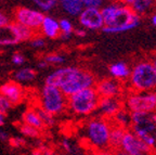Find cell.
<instances>
[{"instance_id":"obj_1","label":"cell","mask_w":156,"mask_h":155,"mask_svg":"<svg viewBox=\"0 0 156 155\" xmlns=\"http://www.w3.org/2000/svg\"><path fill=\"white\" fill-rule=\"evenodd\" d=\"M100 10L104 21L102 31L106 34L128 32L139 26L141 22L140 16L133 12L131 8L116 1L104 5Z\"/></svg>"},{"instance_id":"obj_2","label":"cell","mask_w":156,"mask_h":155,"mask_svg":"<svg viewBox=\"0 0 156 155\" xmlns=\"http://www.w3.org/2000/svg\"><path fill=\"white\" fill-rule=\"evenodd\" d=\"M128 91L146 92L156 90V70L151 60H141L130 68L126 81Z\"/></svg>"},{"instance_id":"obj_3","label":"cell","mask_w":156,"mask_h":155,"mask_svg":"<svg viewBox=\"0 0 156 155\" xmlns=\"http://www.w3.org/2000/svg\"><path fill=\"white\" fill-rule=\"evenodd\" d=\"M112 121L104 117L89 119L85 126V137L94 151H106L110 149V132Z\"/></svg>"},{"instance_id":"obj_4","label":"cell","mask_w":156,"mask_h":155,"mask_svg":"<svg viewBox=\"0 0 156 155\" xmlns=\"http://www.w3.org/2000/svg\"><path fill=\"white\" fill-rule=\"evenodd\" d=\"M130 130L153 150L156 146V112L131 113Z\"/></svg>"},{"instance_id":"obj_5","label":"cell","mask_w":156,"mask_h":155,"mask_svg":"<svg viewBox=\"0 0 156 155\" xmlns=\"http://www.w3.org/2000/svg\"><path fill=\"white\" fill-rule=\"evenodd\" d=\"M100 96L94 87L76 92L67 98V109L78 116H88L98 110Z\"/></svg>"},{"instance_id":"obj_6","label":"cell","mask_w":156,"mask_h":155,"mask_svg":"<svg viewBox=\"0 0 156 155\" xmlns=\"http://www.w3.org/2000/svg\"><path fill=\"white\" fill-rule=\"evenodd\" d=\"M124 95L125 96H122L124 106L130 113L156 112V90L146 92L128 91Z\"/></svg>"},{"instance_id":"obj_7","label":"cell","mask_w":156,"mask_h":155,"mask_svg":"<svg viewBox=\"0 0 156 155\" xmlns=\"http://www.w3.org/2000/svg\"><path fill=\"white\" fill-rule=\"evenodd\" d=\"M39 106L52 116L60 115L67 109V98L62 93L60 88L44 85L40 93Z\"/></svg>"},{"instance_id":"obj_8","label":"cell","mask_w":156,"mask_h":155,"mask_svg":"<svg viewBox=\"0 0 156 155\" xmlns=\"http://www.w3.org/2000/svg\"><path fill=\"white\" fill-rule=\"evenodd\" d=\"M95 82V76L91 72L80 67H76L71 77L66 80L64 85L60 87V90L66 98H68L80 90L94 87Z\"/></svg>"},{"instance_id":"obj_9","label":"cell","mask_w":156,"mask_h":155,"mask_svg":"<svg viewBox=\"0 0 156 155\" xmlns=\"http://www.w3.org/2000/svg\"><path fill=\"white\" fill-rule=\"evenodd\" d=\"M44 14L37 10L28 9L25 7H20L14 11V22L19 23L21 25L28 27L35 32L38 33L40 25L42 23V20Z\"/></svg>"},{"instance_id":"obj_10","label":"cell","mask_w":156,"mask_h":155,"mask_svg":"<svg viewBox=\"0 0 156 155\" xmlns=\"http://www.w3.org/2000/svg\"><path fill=\"white\" fill-rule=\"evenodd\" d=\"M119 150L129 155H152L153 150L142 142L130 129L126 130L120 143Z\"/></svg>"},{"instance_id":"obj_11","label":"cell","mask_w":156,"mask_h":155,"mask_svg":"<svg viewBox=\"0 0 156 155\" xmlns=\"http://www.w3.org/2000/svg\"><path fill=\"white\" fill-rule=\"evenodd\" d=\"M124 84L114 78H103L95 82L94 89L100 98H122L125 93Z\"/></svg>"},{"instance_id":"obj_12","label":"cell","mask_w":156,"mask_h":155,"mask_svg":"<svg viewBox=\"0 0 156 155\" xmlns=\"http://www.w3.org/2000/svg\"><path fill=\"white\" fill-rule=\"evenodd\" d=\"M79 16V23L81 27L90 31L102 29L104 26L101 10L98 8H83Z\"/></svg>"},{"instance_id":"obj_13","label":"cell","mask_w":156,"mask_h":155,"mask_svg":"<svg viewBox=\"0 0 156 155\" xmlns=\"http://www.w3.org/2000/svg\"><path fill=\"white\" fill-rule=\"evenodd\" d=\"M0 95L5 97L12 105H16L23 101L25 91L17 81L10 80L0 86Z\"/></svg>"},{"instance_id":"obj_14","label":"cell","mask_w":156,"mask_h":155,"mask_svg":"<svg viewBox=\"0 0 156 155\" xmlns=\"http://www.w3.org/2000/svg\"><path fill=\"white\" fill-rule=\"evenodd\" d=\"M122 107H124L122 98H100L97 111L102 117L111 121Z\"/></svg>"},{"instance_id":"obj_15","label":"cell","mask_w":156,"mask_h":155,"mask_svg":"<svg viewBox=\"0 0 156 155\" xmlns=\"http://www.w3.org/2000/svg\"><path fill=\"white\" fill-rule=\"evenodd\" d=\"M19 42H21V38L15 22L0 26V46H13Z\"/></svg>"},{"instance_id":"obj_16","label":"cell","mask_w":156,"mask_h":155,"mask_svg":"<svg viewBox=\"0 0 156 155\" xmlns=\"http://www.w3.org/2000/svg\"><path fill=\"white\" fill-rule=\"evenodd\" d=\"M75 66H67V67L58 68L51 74H49L46 78V85L54 86V87L60 88L62 85H64L66 80L71 77V75L75 70Z\"/></svg>"},{"instance_id":"obj_17","label":"cell","mask_w":156,"mask_h":155,"mask_svg":"<svg viewBox=\"0 0 156 155\" xmlns=\"http://www.w3.org/2000/svg\"><path fill=\"white\" fill-rule=\"evenodd\" d=\"M38 33H41L42 36L50 39L60 37L61 32H60V27H58V21H56L55 19H53L51 16H46L44 15Z\"/></svg>"},{"instance_id":"obj_18","label":"cell","mask_w":156,"mask_h":155,"mask_svg":"<svg viewBox=\"0 0 156 155\" xmlns=\"http://www.w3.org/2000/svg\"><path fill=\"white\" fill-rule=\"evenodd\" d=\"M110 73L112 78L124 84L129 78L130 67L125 62H116L110 66Z\"/></svg>"},{"instance_id":"obj_19","label":"cell","mask_w":156,"mask_h":155,"mask_svg":"<svg viewBox=\"0 0 156 155\" xmlns=\"http://www.w3.org/2000/svg\"><path fill=\"white\" fill-rule=\"evenodd\" d=\"M111 121L113 125L122 127L125 129H130V127H131V113L124 106L117 112L115 116L111 119Z\"/></svg>"},{"instance_id":"obj_20","label":"cell","mask_w":156,"mask_h":155,"mask_svg":"<svg viewBox=\"0 0 156 155\" xmlns=\"http://www.w3.org/2000/svg\"><path fill=\"white\" fill-rule=\"evenodd\" d=\"M126 130L128 129H125L122 127L116 126V125H113L112 124V128H111L110 132V149L111 151L118 150L120 146V143L124 138V135L126 132Z\"/></svg>"},{"instance_id":"obj_21","label":"cell","mask_w":156,"mask_h":155,"mask_svg":"<svg viewBox=\"0 0 156 155\" xmlns=\"http://www.w3.org/2000/svg\"><path fill=\"white\" fill-rule=\"evenodd\" d=\"M62 9L71 16H78L83 10L80 0H58Z\"/></svg>"},{"instance_id":"obj_22","label":"cell","mask_w":156,"mask_h":155,"mask_svg":"<svg viewBox=\"0 0 156 155\" xmlns=\"http://www.w3.org/2000/svg\"><path fill=\"white\" fill-rule=\"evenodd\" d=\"M22 121H23V124H26V125H28V126L34 127V128L38 129L39 131L44 130V124L41 123L38 114H37L36 111H35L34 109L27 110L24 114H23Z\"/></svg>"},{"instance_id":"obj_23","label":"cell","mask_w":156,"mask_h":155,"mask_svg":"<svg viewBox=\"0 0 156 155\" xmlns=\"http://www.w3.org/2000/svg\"><path fill=\"white\" fill-rule=\"evenodd\" d=\"M154 3H155V0H134L130 8L133 10L136 14L141 16L142 14L146 13L153 7Z\"/></svg>"},{"instance_id":"obj_24","label":"cell","mask_w":156,"mask_h":155,"mask_svg":"<svg viewBox=\"0 0 156 155\" xmlns=\"http://www.w3.org/2000/svg\"><path fill=\"white\" fill-rule=\"evenodd\" d=\"M36 77V72L32 68H21L14 73V78L17 81H32Z\"/></svg>"},{"instance_id":"obj_25","label":"cell","mask_w":156,"mask_h":155,"mask_svg":"<svg viewBox=\"0 0 156 155\" xmlns=\"http://www.w3.org/2000/svg\"><path fill=\"white\" fill-rule=\"evenodd\" d=\"M34 110L36 111V113L38 114L39 118L41 121V123L44 124V128H50V127H53L55 125V119H54V116H52L51 114L47 113L46 111L41 109L40 106H36L34 107Z\"/></svg>"},{"instance_id":"obj_26","label":"cell","mask_w":156,"mask_h":155,"mask_svg":"<svg viewBox=\"0 0 156 155\" xmlns=\"http://www.w3.org/2000/svg\"><path fill=\"white\" fill-rule=\"evenodd\" d=\"M17 28V32L20 34V38H21V41H30L35 36H36L38 33L33 31V29L28 28V27L24 26V25H21L19 23H15Z\"/></svg>"},{"instance_id":"obj_27","label":"cell","mask_w":156,"mask_h":155,"mask_svg":"<svg viewBox=\"0 0 156 155\" xmlns=\"http://www.w3.org/2000/svg\"><path fill=\"white\" fill-rule=\"evenodd\" d=\"M58 27H60V32H61V35H60L61 38L67 39L74 32L73 24L66 19H62L58 21Z\"/></svg>"},{"instance_id":"obj_28","label":"cell","mask_w":156,"mask_h":155,"mask_svg":"<svg viewBox=\"0 0 156 155\" xmlns=\"http://www.w3.org/2000/svg\"><path fill=\"white\" fill-rule=\"evenodd\" d=\"M20 131L23 136L26 137V138H32V139H37L40 136V131L38 129L34 128L32 126H28L26 124H21L19 127Z\"/></svg>"},{"instance_id":"obj_29","label":"cell","mask_w":156,"mask_h":155,"mask_svg":"<svg viewBox=\"0 0 156 155\" xmlns=\"http://www.w3.org/2000/svg\"><path fill=\"white\" fill-rule=\"evenodd\" d=\"M44 61H46L48 64L58 65V64L64 63V62H65V59H64V56H60V54H58V53H50L44 56Z\"/></svg>"},{"instance_id":"obj_30","label":"cell","mask_w":156,"mask_h":155,"mask_svg":"<svg viewBox=\"0 0 156 155\" xmlns=\"http://www.w3.org/2000/svg\"><path fill=\"white\" fill-rule=\"evenodd\" d=\"M42 11H50L53 7H55L58 0H33Z\"/></svg>"},{"instance_id":"obj_31","label":"cell","mask_w":156,"mask_h":155,"mask_svg":"<svg viewBox=\"0 0 156 155\" xmlns=\"http://www.w3.org/2000/svg\"><path fill=\"white\" fill-rule=\"evenodd\" d=\"M83 8H98L100 9L104 5L105 0H80Z\"/></svg>"},{"instance_id":"obj_32","label":"cell","mask_w":156,"mask_h":155,"mask_svg":"<svg viewBox=\"0 0 156 155\" xmlns=\"http://www.w3.org/2000/svg\"><path fill=\"white\" fill-rule=\"evenodd\" d=\"M9 144L12 148L14 149H21L24 148L26 146V141H25L24 138H20V137H14V138H10L9 139Z\"/></svg>"},{"instance_id":"obj_33","label":"cell","mask_w":156,"mask_h":155,"mask_svg":"<svg viewBox=\"0 0 156 155\" xmlns=\"http://www.w3.org/2000/svg\"><path fill=\"white\" fill-rule=\"evenodd\" d=\"M62 148H63V150L65 151L66 154H68V155H75L76 154L75 146H74L73 143H72L69 140H67V139H64V140L62 141Z\"/></svg>"},{"instance_id":"obj_34","label":"cell","mask_w":156,"mask_h":155,"mask_svg":"<svg viewBox=\"0 0 156 155\" xmlns=\"http://www.w3.org/2000/svg\"><path fill=\"white\" fill-rule=\"evenodd\" d=\"M11 107H12V104L5 97H2V96L0 95V113L5 114Z\"/></svg>"},{"instance_id":"obj_35","label":"cell","mask_w":156,"mask_h":155,"mask_svg":"<svg viewBox=\"0 0 156 155\" xmlns=\"http://www.w3.org/2000/svg\"><path fill=\"white\" fill-rule=\"evenodd\" d=\"M44 39L42 38V37L38 36V35H36V36L34 37V38L30 40V45H32V47H34V48H41V47L44 46Z\"/></svg>"},{"instance_id":"obj_36","label":"cell","mask_w":156,"mask_h":155,"mask_svg":"<svg viewBox=\"0 0 156 155\" xmlns=\"http://www.w3.org/2000/svg\"><path fill=\"white\" fill-rule=\"evenodd\" d=\"M12 62L15 65H21L25 62V58L21 53H14L12 56Z\"/></svg>"},{"instance_id":"obj_37","label":"cell","mask_w":156,"mask_h":155,"mask_svg":"<svg viewBox=\"0 0 156 155\" xmlns=\"http://www.w3.org/2000/svg\"><path fill=\"white\" fill-rule=\"evenodd\" d=\"M9 139H10L9 133H8L7 131L0 129V141H2V142H8Z\"/></svg>"},{"instance_id":"obj_38","label":"cell","mask_w":156,"mask_h":155,"mask_svg":"<svg viewBox=\"0 0 156 155\" xmlns=\"http://www.w3.org/2000/svg\"><path fill=\"white\" fill-rule=\"evenodd\" d=\"M89 155H113V151H93Z\"/></svg>"},{"instance_id":"obj_39","label":"cell","mask_w":156,"mask_h":155,"mask_svg":"<svg viewBox=\"0 0 156 155\" xmlns=\"http://www.w3.org/2000/svg\"><path fill=\"white\" fill-rule=\"evenodd\" d=\"M8 23H9V19H8V16L3 12H0V26L8 24Z\"/></svg>"},{"instance_id":"obj_40","label":"cell","mask_w":156,"mask_h":155,"mask_svg":"<svg viewBox=\"0 0 156 155\" xmlns=\"http://www.w3.org/2000/svg\"><path fill=\"white\" fill-rule=\"evenodd\" d=\"M73 34H75L76 36H78V37H85L86 36V31L83 28H81V29L77 28V29H74Z\"/></svg>"},{"instance_id":"obj_41","label":"cell","mask_w":156,"mask_h":155,"mask_svg":"<svg viewBox=\"0 0 156 155\" xmlns=\"http://www.w3.org/2000/svg\"><path fill=\"white\" fill-rule=\"evenodd\" d=\"M115 1H116V2H118V3H120V5H128V7H130L134 0H115Z\"/></svg>"},{"instance_id":"obj_42","label":"cell","mask_w":156,"mask_h":155,"mask_svg":"<svg viewBox=\"0 0 156 155\" xmlns=\"http://www.w3.org/2000/svg\"><path fill=\"white\" fill-rule=\"evenodd\" d=\"M113 155H129V154H127L126 152H124V151H122V150H115V151H113Z\"/></svg>"},{"instance_id":"obj_43","label":"cell","mask_w":156,"mask_h":155,"mask_svg":"<svg viewBox=\"0 0 156 155\" xmlns=\"http://www.w3.org/2000/svg\"><path fill=\"white\" fill-rule=\"evenodd\" d=\"M5 114L0 113V127H2L5 125Z\"/></svg>"},{"instance_id":"obj_44","label":"cell","mask_w":156,"mask_h":155,"mask_svg":"<svg viewBox=\"0 0 156 155\" xmlns=\"http://www.w3.org/2000/svg\"><path fill=\"white\" fill-rule=\"evenodd\" d=\"M48 65H49V64L47 63L46 61H44V60L40 61V62H39V63H38V67H39V68H46Z\"/></svg>"},{"instance_id":"obj_45","label":"cell","mask_w":156,"mask_h":155,"mask_svg":"<svg viewBox=\"0 0 156 155\" xmlns=\"http://www.w3.org/2000/svg\"><path fill=\"white\" fill-rule=\"evenodd\" d=\"M32 155H42V152L39 150V149H35L32 152Z\"/></svg>"},{"instance_id":"obj_46","label":"cell","mask_w":156,"mask_h":155,"mask_svg":"<svg viewBox=\"0 0 156 155\" xmlns=\"http://www.w3.org/2000/svg\"><path fill=\"white\" fill-rule=\"evenodd\" d=\"M151 22L154 26H156V14H153L152 15V19H151Z\"/></svg>"},{"instance_id":"obj_47","label":"cell","mask_w":156,"mask_h":155,"mask_svg":"<svg viewBox=\"0 0 156 155\" xmlns=\"http://www.w3.org/2000/svg\"><path fill=\"white\" fill-rule=\"evenodd\" d=\"M151 62H152V64H153L154 68H155V70H156V56H154L153 59H152V60H151Z\"/></svg>"},{"instance_id":"obj_48","label":"cell","mask_w":156,"mask_h":155,"mask_svg":"<svg viewBox=\"0 0 156 155\" xmlns=\"http://www.w3.org/2000/svg\"><path fill=\"white\" fill-rule=\"evenodd\" d=\"M153 152H155V154H156V146H155V148L153 149Z\"/></svg>"},{"instance_id":"obj_49","label":"cell","mask_w":156,"mask_h":155,"mask_svg":"<svg viewBox=\"0 0 156 155\" xmlns=\"http://www.w3.org/2000/svg\"><path fill=\"white\" fill-rule=\"evenodd\" d=\"M155 2H156V0H155Z\"/></svg>"}]
</instances>
